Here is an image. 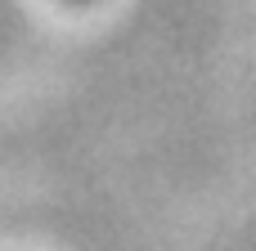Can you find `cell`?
<instances>
[{
    "instance_id": "1",
    "label": "cell",
    "mask_w": 256,
    "mask_h": 251,
    "mask_svg": "<svg viewBox=\"0 0 256 251\" xmlns=\"http://www.w3.org/2000/svg\"><path fill=\"white\" fill-rule=\"evenodd\" d=\"M76 4H81V0H76Z\"/></svg>"
}]
</instances>
